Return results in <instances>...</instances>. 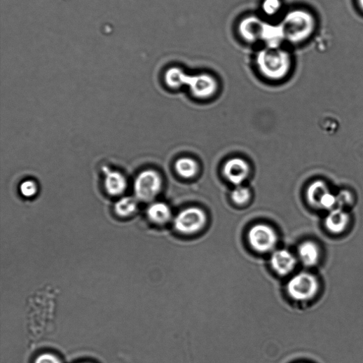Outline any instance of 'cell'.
Here are the masks:
<instances>
[{
  "label": "cell",
  "mask_w": 363,
  "mask_h": 363,
  "mask_svg": "<svg viewBox=\"0 0 363 363\" xmlns=\"http://www.w3.org/2000/svg\"><path fill=\"white\" fill-rule=\"evenodd\" d=\"M336 208L345 210L346 207H349L353 203L354 198L350 191H342L338 195H336Z\"/></svg>",
  "instance_id": "7402d4cb"
},
{
  "label": "cell",
  "mask_w": 363,
  "mask_h": 363,
  "mask_svg": "<svg viewBox=\"0 0 363 363\" xmlns=\"http://www.w3.org/2000/svg\"><path fill=\"white\" fill-rule=\"evenodd\" d=\"M175 169L180 176L185 178H191L198 172V165L192 158H183L176 162Z\"/></svg>",
  "instance_id": "e0dca14e"
},
{
  "label": "cell",
  "mask_w": 363,
  "mask_h": 363,
  "mask_svg": "<svg viewBox=\"0 0 363 363\" xmlns=\"http://www.w3.org/2000/svg\"><path fill=\"white\" fill-rule=\"evenodd\" d=\"M358 2H359V5L360 8L363 11V0H358Z\"/></svg>",
  "instance_id": "cb8c5ba5"
},
{
  "label": "cell",
  "mask_w": 363,
  "mask_h": 363,
  "mask_svg": "<svg viewBox=\"0 0 363 363\" xmlns=\"http://www.w3.org/2000/svg\"><path fill=\"white\" fill-rule=\"evenodd\" d=\"M350 221V217L345 210L336 208L329 212L324 225L330 233L340 234L347 229Z\"/></svg>",
  "instance_id": "4fadbf2b"
},
{
  "label": "cell",
  "mask_w": 363,
  "mask_h": 363,
  "mask_svg": "<svg viewBox=\"0 0 363 363\" xmlns=\"http://www.w3.org/2000/svg\"><path fill=\"white\" fill-rule=\"evenodd\" d=\"M165 81L172 88L189 85L192 93L200 98L212 96L218 86L217 80L210 74L191 76L179 67H171L167 70L165 74Z\"/></svg>",
  "instance_id": "7a4b0ae2"
},
{
  "label": "cell",
  "mask_w": 363,
  "mask_h": 363,
  "mask_svg": "<svg viewBox=\"0 0 363 363\" xmlns=\"http://www.w3.org/2000/svg\"><path fill=\"white\" fill-rule=\"evenodd\" d=\"M249 240L252 247L259 253L272 251L278 243V235L270 226L257 224L249 233Z\"/></svg>",
  "instance_id": "ba28073f"
},
{
  "label": "cell",
  "mask_w": 363,
  "mask_h": 363,
  "mask_svg": "<svg viewBox=\"0 0 363 363\" xmlns=\"http://www.w3.org/2000/svg\"><path fill=\"white\" fill-rule=\"evenodd\" d=\"M34 363H63L56 355L50 353H43L39 355Z\"/></svg>",
  "instance_id": "603a6c76"
},
{
  "label": "cell",
  "mask_w": 363,
  "mask_h": 363,
  "mask_svg": "<svg viewBox=\"0 0 363 363\" xmlns=\"http://www.w3.org/2000/svg\"><path fill=\"white\" fill-rule=\"evenodd\" d=\"M282 9V0H263L261 3V11L268 18L278 15Z\"/></svg>",
  "instance_id": "d6986e66"
},
{
  "label": "cell",
  "mask_w": 363,
  "mask_h": 363,
  "mask_svg": "<svg viewBox=\"0 0 363 363\" xmlns=\"http://www.w3.org/2000/svg\"><path fill=\"white\" fill-rule=\"evenodd\" d=\"M116 213L123 217L132 215L137 209V200L130 197L120 199L115 205Z\"/></svg>",
  "instance_id": "ac0fdd59"
},
{
  "label": "cell",
  "mask_w": 363,
  "mask_h": 363,
  "mask_svg": "<svg viewBox=\"0 0 363 363\" xmlns=\"http://www.w3.org/2000/svg\"><path fill=\"white\" fill-rule=\"evenodd\" d=\"M86 363H88V362H86Z\"/></svg>",
  "instance_id": "d4e9b609"
},
{
  "label": "cell",
  "mask_w": 363,
  "mask_h": 363,
  "mask_svg": "<svg viewBox=\"0 0 363 363\" xmlns=\"http://www.w3.org/2000/svg\"><path fill=\"white\" fill-rule=\"evenodd\" d=\"M280 23L285 42L291 44H298L308 39L316 26L314 16L310 12L300 9L287 12Z\"/></svg>",
  "instance_id": "3957f363"
},
{
  "label": "cell",
  "mask_w": 363,
  "mask_h": 363,
  "mask_svg": "<svg viewBox=\"0 0 363 363\" xmlns=\"http://www.w3.org/2000/svg\"><path fill=\"white\" fill-rule=\"evenodd\" d=\"M249 164L243 159L234 158L226 163L224 174L233 185L240 186L249 174Z\"/></svg>",
  "instance_id": "30bf717a"
},
{
  "label": "cell",
  "mask_w": 363,
  "mask_h": 363,
  "mask_svg": "<svg viewBox=\"0 0 363 363\" xmlns=\"http://www.w3.org/2000/svg\"><path fill=\"white\" fill-rule=\"evenodd\" d=\"M231 198L237 205H245L249 202L251 193L247 188L238 186L232 192Z\"/></svg>",
  "instance_id": "ffe728a7"
},
{
  "label": "cell",
  "mask_w": 363,
  "mask_h": 363,
  "mask_svg": "<svg viewBox=\"0 0 363 363\" xmlns=\"http://www.w3.org/2000/svg\"><path fill=\"white\" fill-rule=\"evenodd\" d=\"M162 179L155 170H146L142 172L135 183V192L138 199L149 202L155 199L161 191Z\"/></svg>",
  "instance_id": "5b68a950"
},
{
  "label": "cell",
  "mask_w": 363,
  "mask_h": 363,
  "mask_svg": "<svg viewBox=\"0 0 363 363\" xmlns=\"http://www.w3.org/2000/svg\"><path fill=\"white\" fill-rule=\"evenodd\" d=\"M255 63L259 73L266 78L278 81L284 79L290 72L292 57L285 48H261L256 54Z\"/></svg>",
  "instance_id": "6da1fadb"
},
{
  "label": "cell",
  "mask_w": 363,
  "mask_h": 363,
  "mask_svg": "<svg viewBox=\"0 0 363 363\" xmlns=\"http://www.w3.org/2000/svg\"><path fill=\"white\" fill-rule=\"evenodd\" d=\"M289 295L296 301H309L319 292L320 282L310 273H300L290 279L287 287Z\"/></svg>",
  "instance_id": "277c9868"
},
{
  "label": "cell",
  "mask_w": 363,
  "mask_h": 363,
  "mask_svg": "<svg viewBox=\"0 0 363 363\" xmlns=\"http://www.w3.org/2000/svg\"><path fill=\"white\" fill-rule=\"evenodd\" d=\"M298 256L306 266H314L317 264L320 258V248L315 242L306 241L299 247Z\"/></svg>",
  "instance_id": "9a60e30c"
},
{
  "label": "cell",
  "mask_w": 363,
  "mask_h": 363,
  "mask_svg": "<svg viewBox=\"0 0 363 363\" xmlns=\"http://www.w3.org/2000/svg\"><path fill=\"white\" fill-rule=\"evenodd\" d=\"M265 22L261 17L254 15L242 18L237 27L239 37L249 44L261 42Z\"/></svg>",
  "instance_id": "9c48e42d"
},
{
  "label": "cell",
  "mask_w": 363,
  "mask_h": 363,
  "mask_svg": "<svg viewBox=\"0 0 363 363\" xmlns=\"http://www.w3.org/2000/svg\"><path fill=\"white\" fill-rule=\"evenodd\" d=\"M285 42V35L280 23L266 21L261 39L263 47L279 48L282 47Z\"/></svg>",
  "instance_id": "7c38bea8"
},
{
  "label": "cell",
  "mask_w": 363,
  "mask_h": 363,
  "mask_svg": "<svg viewBox=\"0 0 363 363\" xmlns=\"http://www.w3.org/2000/svg\"><path fill=\"white\" fill-rule=\"evenodd\" d=\"M104 174V187L107 192L112 196L123 195L128 187L125 176L116 170H112L108 167H103Z\"/></svg>",
  "instance_id": "8fae6325"
},
{
  "label": "cell",
  "mask_w": 363,
  "mask_h": 363,
  "mask_svg": "<svg viewBox=\"0 0 363 363\" xmlns=\"http://www.w3.org/2000/svg\"><path fill=\"white\" fill-rule=\"evenodd\" d=\"M270 264L278 274L287 275L294 270L296 261L292 253L282 249L273 253L270 259Z\"/></svg>",
  "instance_id": "5bb4252c"
},
{
  "label": "cell",
  "mask_w": 363,
  "mask_h": 363,
  "mask_svg": "<svg viewBox=\"0 0 363 363\" xmlns=\"http://www.w3.org/2000/svg\"><path fill=\"white\" fill-rule=\"evenodd\" d=\"M20 190L22 196L32 198L37 194L38 186L34 180L27 179L21 184Z\"/></svg>",
  "instance_id": "44dd1931"
},
{
  "label": "cell",
  "mask_w": 363,
  "mask_h": 363,
  "mask_svg": "<svg viewBox=\"0 0 363 363\" xmlns=\"http://www.w3.org/2000/svg\"><path fill=\"white\" fill-rule=\"evenodd\" d=\"M206 221V214L202 210L190 207L177 215L174 220V226L181 233L193 234L201 230Z\"/></svg>",
  "instance_id": "8992f818"
},
{
  "label": "cell",
  "mask_w": 363,
  "mask_h": 363,
  "mask_svg": "<svg viewBox=\"0 0 363 363\" xmlns=\"http://www.w3.org/2000/svg\"><path fill=\"white\" fill-rule=\"evenodd\" d=\"M307 198L314 207L331 211L337 207L336 195L322 180L315 181L308 188Z\"/></svg>",
  "instance_id": "52a82bcc"
},
{
  "label": "cell",
  "mask_w": 363,
  "mask_h": 363,
  "mask_svg": "<svg viewBox=\"0 0 363 363\" xmlns=\"http://www.w3.org/2000/svg\"><path fill=\"white\" fill-rule=\"evenodd\" d=\"M147 214L153 222L163 224L171 218V210L168 205L163 203H155L149 207Z\"/></svg>",
  "instance_id": "2e32d148"
}]
</instances>
